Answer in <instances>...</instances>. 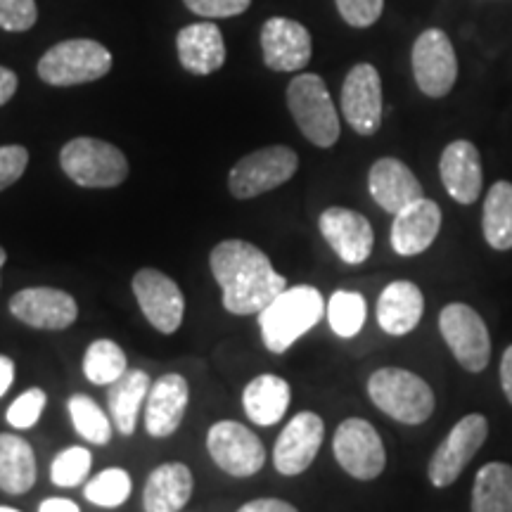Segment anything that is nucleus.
Listing matches in <instances>:
<instances>
[{"mask_svg":"<svg viewBox=\"0 0 512 512\" xmlns=\"http://www.w3.org/2000/svg\"><path fill=\"white\" fill-rule=\"evenodd\" d=\"M209 268L223 292V309L233 316H259L287 290L264 249L247 240H223L211 249Z\"/></svg>","mask_w":512,"mask_h":512,"instance_id":"f257e3e1","label":"nucleus"},{"mask_svg":"<svg viewBox=\"0 0 512 512\" xmlns=\"http://www.w3.org/2000/svg\"><path fill=\"white\" fill-rule=\"evenodd\" d=\"M323 313L325 304L316 287H287L259 313V330L266 349L271 354H285L299 337L316 328Z\"/></svg>","mask_w":512,"mask_h":512,"instance_id":"f03ea898","label":"nucleus"},{"mask_svg":"<svg viewBox=\"0 0 512 512\" xmlns=\"http://www.w3.org/2000/svg\"><path fill=\"white\" fill-rule=\"evenodd\" d=\"M368 396L384 415L403 425H422L434 413L432 387L411 370H375L368 380Z\"/></svg>","mask_w":512,"mask_h":512,"instance_id":"7ed1b4c3","label":"nucleus"},{"mask_svg":"<svg viewBox=\"0 0 512 512\" xmlns=\"http://www.w3.org/2000/svg\"><path fill=\"white\" fill-rule=\"evenodd\" d=\"M287 107L304 138L316 147H332L339 140V114L328 86L318 74H299L287 86Z\"/></svg>","mask_w":512,"mask_h":512,"instance_id":"20e7f679","label":"nucleus"},{"mask_svg":"<svg viewBox=\"0 0 512 512\" xmlns=\"http://www.w3.org/2000/svg\"><path fill=\"white\" fill-rule=\"evenodd\" d=\"M60 166L81 188H117L128 176L126 155L117 145L86 136L62 147Z\"/></svg>","mask_w":512,"mask_h":512,"instance_id":"39448f33","label":"nucleus"},{"mask_svg":"<svg viewBox=\"0 0 512 512\" xmlns=\"http://www.w3.org/2000/svg\"><path fill=\"white\" fill-rule=\"evenodd\" d=\"M112 69V53L91 38H72L48 50L38 62V76L50 86H81L98 81Z\"/></svg>","mask_w":512,"mask_h":512,"instance_id":"423d86ee","label":"nucleus"},{"mask_svg":"<svg viewBox=\"0 0 512 512\" xmlns=\"http://www.w3.org/2000/svg\"><path fill=\"white\" fill-rule=\"evenodd\" d=\"M299 169V157L292 147L271 145L249 152L230 169L228 190L238 200H252L268 190L280 188Z\"/></svg>","mask_w":512,"mask_h":512,"instance_id":"0eeeda50","label":"nucleus"},{"mask_svg":"<svg viewBox=\"0 0 512 512\" xmlns=\"http://www.w3.org/2000/svg\"><path fill=\"white\" fill-rule=\"evenodd\" d=\"M439 330L456 361L470 373H482L491 358V337L479 313L467 304H448L439 316Z\"/></svg>","mask_w":512,"mask_h":512,"instance_id":"6e6552de","label":"nucleus"},{"mask_svg":"<svg viewBox=\"0 0 512 512\" xmlns=\"http://www.w3.org/2000/svg\"><path fill=\"white\" fill-rule=\"evenodd\" d=\"M211 460L230 477H252L266 465V448L259 437L235 420L214 422L207 432Z\"/></svg>","mask_w":512,"mask_h":512,"instance_id":"1a4fd4ad","label":"nucleus"},{"mask_svg":"<svg viewBox=\"0 0 512 512\" xmlns=\"http://www.w3.org/2000/svg\"><path fill=\"white\" fill-rule=\"evenodd\" d=\"M332 451L339 467L361 482L377 479L387 465V451L380 434L363 418H347L337 427Z\"/></svg>","mask_w":512,"mask_h":512,"instance_id":"9d476101","label":"nucleus"},{"mask_svg":"<svg viewBox=\"0 0 512 512\" xmlns=\"http://www.w3.org/2000/svg\"><path fill=\"white\" fill-rule=\"evenodd\" d=\"M486 437H489V422L482 413H470L456 422V427L448 432V437L441 441V446L434 451L430 460V470H427L430 482L437 489H444V486L456 482L463 475L467 463L484 446Z\"/></svg>","mask_w":512,"mask_h":512,"instance_id":"9b49d317","label":"nucleus"},{"mask_svg":"<svg viewBox=\"0 0 512 512\" xmlns=\"http://www.w3.org/2000/svg\"><path fill=\"white\" fill-rule=\"evenodd\" d=\"M131 287L140 311L150 320L152 328L162 332V335H174L181 328L185 316V297L174 278L157 271V268H140L133 275Z\"/></svg>","mask_w":512,"mask_h":512,"instance_id":"f8f14e48","label":"nucleus"},{"mask_svg":"<svg viewBox=\"0 0 512 512\" xmlns=\"http://www.w3.org/2000/svg\"><path fill=\"white\" fill-rule=\"evenodd\" d=\"M415 83L430 98H444L458 79V57L451 38L441 29H427L413 46Z\"/></svg>","mask_w":512,"mask_h":512,"instance_id":"ddd939ff","label":"nucleus"},{"mask_svg":"<svg viewBox=\"0 0 512 512\" xmlns=\"http://www.w3.org/2000/svg\"><path fill=\"white\" fill-rule=\"evenodd\" d=\"M325 439V422L320 415L297 413L280 432L273 448V465L280 475L297 477L311 467Z\"/></svg>","mask_w":512,"mask_h":512,"instance_id":"4468645a","label":"nucleus"},{"mask_svg":"<svg viewBox=\"0 0 512 512\" xmlns=\"http://www.w3.org/2000/svg\"><path fill=\"white\" fill-rule=\"evenodd\" d=\"M10 313L34 330H67L79 318V304L57 287H24L10 299Z\"/></svg>","mask_w":512,"mask_h":512,"instance_id":"2eb2a0df","label":"nucleus"},{"mask_svg":"<svg viewBox=\"0 0 512 512\" xmlns=\"http://www.w3.org/2000/svg\"><path fill=\"white\" fill-rule=\"evenodd\" d=\"M342 114L358 136H373L382 126V79L373 64L361 62L342 86Z\"/></svg>","mask_w":512,"mask_h":512,"instance_id":"dca6fc26","label":"nucleus"},{"mask_svg":"<svg viewBox=\"0 0 512 512\" xmlns=\"http://www.w3.org/2000/svg\"><path fill=\"white\" fill-rule=\"evenodd\" d=\"M320 235L332 247L339 259L349 266H358L368 259L375 245V233L370 221L354 209L330 207L318 219Z\"/></svg>","mask_w":512,"mask_h":512,"instance_id":"f3484780","label":"nucleus"},{"mask_svg":"<svg viewBox=\"0 0 512 512\" xmlns=\"http://www.w3.org/2000/svg\"><path fill=\"white\" fill-rule=\"evenodd\" d=\"M261 50L266 67L273 72H302L311 62V34L294 19L271 17L261 29Z\"/></svg>","mask_w":512,"mask_h":512,"instance_id":"a211bd4d","label":"nucleus"},{"mask_svg":"<svg viewBox=\"0 0 512 512\" xmlns=\"http://www.w3.org/2000/svg\"><path fill=\"white\" fill-rule=\"evenodd\" d=\"M188 380L178 373L162 375L150 387L145 406V430L150 437L166 439L171 437L185 418L188 411Z\"/></svg>","mask_w":512,"mask_h":512,"instance_id":"6ab92c4d","label":"nucleus"},{"mask_svg":"<svg viewBox=\"0 0 512 512\" xmlns=\"http://www.w3.org/2000/svg\"><path fill=\"white\" fill-rule=\"evenodd\" d=\"M439 174L446 192L458 204H475L482 195V157L470 140H453L451 145H446V150L441 152Z\"/></svg>","mask_w":512,"mask_h":512,"instance_id":"aec40b11","label":"nucleus"},{"mask_svg":"<svg viewBox=\"0 0 512 512\" xmlns=\"http://www.w3.org/2000/svg\"><path fill=\"white\" fill-rule=\"evenodd\" d=\"M441 228V209L437 202L420 197L399 214H394L392 223V247L401 256H418L430 249L437 240Z\"/></svg>","mask_w":512,"mask_h":512,"instance_id":"412c9836","label":"nucleus"},{"mask_svg":"<svg viewBox=\"0 0 512 512\" xmlns=\"http://www.w3.org/2000/svg\"><path fill=\"white\" fill-rule=\"evenodd\" d=\"M368 188L377 207L389 211V214H399L408 204L425 197L413 171L396 157L377 159L368 174Z\"/></svg>","mask_w":512,"mask_h":512,"instance_id":"4be33fe9","label":"nucleus"},{"mask_svg":"<svg viewBox=\"0 0 512 512\" xmlns=\"http://www.w3.org/2000/svg\"><path fill=\"white\" fill-rule=\"evenodd\" d=\"M176 48L185 72L195 76L219 72L226 62V43H223L221 29L214 22H197L183 27L178 31Z\"/></svg>","mask_w":512,"mask_h":512,"instance_id":"5701e85b","label":"nucleus"},{"mask_svg":"<svg viewBox=\"0 0 512 512\" xmlns=\"http://www.w3.org/2000/svg\"><path fill=\"white\" fill-rule=\"evenodd\" d=\"M422 311H425V297L411 280H396L387 285L377 299V323L387 335L394 337L408 335L418 328Z\"/></svg>","mask_w":512,"mask_h":512,"instance_id":"b1692460","label":"nucleus"},{"mask_svg":"<svg viewBox=\"0 0 512 512\" xmlns=\"http://www.w3.org/2000/svg\"><path fill=\"white\" fill-rule=\"evenodd\" d=\"M192 472L183 463H164L155 467L143 489L145 512H181L192 496Z\"/></svg>","mask_w":512,"mask_h":512,"instance_id":"393cba45","label":"nucleus"},{"mask_svg":"<svg viewBox=\"0 0 512 512\" xmlns=\"http://www.w3.org/2000/svg\"><path fill=\"white\" fill-rule=\"evenodd\" d=\"M292 401V389L278 375H259L242 392V408L259 427H271L283 420Z\"/></svg>","mask_w":512,"mask_h":512,"instance_id":"a878e982","label":"nucleus"},{"mask_svg":"<svg viewBox=\"0 0 512 512\" xmlns=\"http://www.w3.org/2000/svg\"><path fill=\"white\" fill-rule=\"evenodd\" d=\"M152 380L145 370L128 368L117 382L110 384V392H107V406H110V415L114 427L124 437H131L136 432L138 425V413L143 401L150 394Z\"/></svg>","mask_w":512,"mask_h":512,"instance_id":"bb28decb","label":"nucleus"},{"mask_svg":"<svg viewBox=\"0 0 512 512\" xmlns=\"http://www.w3.org/2000/svg\"><path fill=\"white\" fill-rule=\"evenodd\" d=\"M36 453L29 441L17 434H0V489L22 496L36 484Z\"/></svg>","mask_w":512,"mask_h":512,"instance_id":"cd10ccee","label":"nucleus"},{"mask_svg":"<svg viewBox=\"0 0 512 512\" xmlns=\"http://www.w3.org/2000/svg\"><path fill=\"white\" fill-rule=\"evenodd\" d=\"M472 512H512V465L479 467L472 486Z\"/></svg>","mask_w":512,"mask_h":512,"instance_id":"c85d7f7f","label":"nucleus"},{"mask_svg":"<svg viewBox=\"0 0 512 512\" xmlns=\"http://www.w3.org/2000/svg\"><path fill=\"white\" fill-rule=\"evenodd\" d=\"M482 228L484 240L496 252L512 249V183L498 181L491 185L484 200Z\"/></svg>","mask_w":512,"mask_h":512,"instance_id":"c756f323","label":"nucleus"},{"mask_svg":"<svg viewBox=\"0 0 512 512\" xmlns=\"http://www.w3.org/2000/svg\"><path fill=\"white\" fill-rule=\"evenodd\" d=\"M128 370L126 354L112 339H95L93 344H88L86 354H83V375L88 377V382L98 384H112L117 382L121 375Z\"/></svg>","mask_w":512,"mask_h":512,"instance_id":"7c9ffc66","label":"nucleus"},{"mask_svg":"<svg viewBox=\"0 0 512 512\" xmlns=\"http://www.w3.org/2000/svg\"><path fill=\"white\" fill-rule=\"evenodd\" d=\"M67 411H69V418H72L74 430L81 439L91 441V444H98V446L110 444L112 422L98 403L91 399V396L74 394L72 399L67 401Z\"/></svg>","mask_w":512,"mask_h":512,"instance_id":"2f4dec72","label":"nucleus"},{"mask_svg":"<svg viewBox=\"0 0 512 512\" xmlns=\"http://www.w3.org/2000/svg\"><path fill=\"white\" fill-rule=\"evenodd\" d=\"M325 311H328L332 332L344 339L356 337L368 316V306H366V299H363V294L347 292V290H339L332 294L328 309Z\"/></svg>","mask_w":512,"mask_h":512,"instance_id":"473e14b6","label":"nucleus"},{"mask_svg":"<svg viewBox=\"0 0 512 512\" xmlns=\"http://www.w3.org/2000/svg\"><path fill=\"white\" fill-rule=\"evenodd\" d=\"M131 489V475L126 470H121V467H110V470H102L100 475H95L86 484L83 496L93 505H98V508H119V505L128 501Z\"/></svg>","mask_w":512,"mask_h":512,"instance_id":"72a5a7b5","label":"nucleus"},{"mask_svg":"<svg viewBox=\"0 0 512 512\" xmlns=\"http://www.w3.org/2000/svg\"><path fill=\"white\" fill-rule=\"evenodd\" d=\"M91 465H93V456L88 448L69 446L55 456L53 465H50V479H53L55 486L72 489V486H79L83 479L88 477Z\"/></svg>","mask_w":512,"mask_h":512,"instance_id":"f704fd0d","label":"nucleus"},{"mask_svg":"<svg viewBox=\"0 0 512 512\" xmlns=\"http://www.w3.org/2000/svg\"><path fill=\"white\" fill-rule=\"evenodd\" d=\"M48 396L41 387H31L24 394H19L15 403L8 408L5 418L15 430H31V427L38 425L43 411H46Z\"/></svg>","mask_w":512,"mask_h":512,"instance_id":"c9c22d12","label":"nucleus"},{"mask_svg":"<svg viewBox=\"0 0 512 512\" xmlns=\"http://www.w3.org/2000/svg\"><path fill=\"white\" fill-rule=\"evenodd\" d=\"M38 10L34 0H0V29L12 31H29L36 24Z\"/></svg>","mask_w":512,"mask_h":512,"instance_id":"e433bc0d","label":"nucleus"},{"mask_svg":"<svg viewBox=\"0 0 512 512\" xmlns=\"http://www.w3.org/2000/svg\"><path fill=\"white\" fill-rule=\"evenodd\" d=\"M339 15L356 29L373 27L384 10V0H335Z\"/></svg>","mask_w":512,"mask_h":512,"instance_id":"4c0bfd02","label":"nucleus"},{"mask_svg":"<svg viewBox=\"0 0 512 512\" xmlns=\"http://www.w3.org/2000/svg\"><path fill=\"white\" fill-rule=\"evenodd\" d=\"M29 166V152L22 145H3L0 147V192L10 188L24 176Z\"/></svg>","mask_w":512,"mask_h":512,"instance_id":"58836bf2","label":"nucleus"},{"mask_svg":"<svg viewBox=\"0 0 512 512\" xmlns=\"http://www.w3.org/2000/svg\"><path fill=\"white\" fill-rule=\"evenodd\" d=\"M183 3L195 15L207 19H223L242 15L252 5V0H183Z\"/></svg>","mask_w":512,"mask_h":512,"instance_id":"ea45409f","label":"nucleus"},{"mask_svg":"<svg viewBox=\"0 0 512 512\" xmlns=\"http://www.w3.org/2000/svg\"><path fill=\"white\" fill-rule=\"evenodd\" d=\"M238 512H299L292 503L280 501V498H256L242 505Z\"/></svg>","mask_w":512,"mask_h":512,"instance_id":"a19ab883","label":"nucleus"},{"mask_svg":"<svg viewBox=\"0 0 512 512\" xmlns=\"http://www.w3.org/2000/svg\"><path fill=\"white\" fill-rule=\"evenodd\" d=\"M17 93V74L8 67H0V107L8 105Z\"/></svg>","mask_w":512,"mask_h":512,"instance_id":"79ce46f5","label":"nucleus"},{"mask_svg":"<svg viewBox=\"0 0 512 512\" xmlns=\"http://www.w3.org/2000/svg\"><path fill=\"white\" fill-rule=\"evenodd\" d=\"M12 382H15V361L0 354V399L10 392Z\"/></svg>","mask_w":512,"mask_h":512,"instance_id":"37998d69","label":"nucleus"},{"mask_svg":"<svg viewBox=\"0 0 512 512\" xmlns=\"http://www.w3.org/2000/svg\"><path fill=\"white\" fill-rule=\"evenodd\" d=\"M38 512H81V508L69 498H46L38 505Z\"/></svg>","mask_w":512,"mask_h":512,"instance_id":"c03bdc74","label":"nucleus"},{"mask_svg":"<svg viewBox=\"0 0 512 512\" xmlns=\"http://www.w3.org/2000/svg\"><path fill=\"white\" fill-rule=\"evenodd\" d=\"M501 384H503L505 396H508V401L512 403V344L505 349L503 361H501Z\"/></svg>","mask_w":512,"mask_h":512,"instance_id":"a18cd8bd","label":"nucleus"},{"mask_svg":"<svg viewBox=\"0 0 512 512\" xmlns=\"http://www.w3.org/2000/svg\"><path fill=\"white\" fill-rule=\"evenodd\" d=\"M5 261H8V252H5V249L0 247V268L5 266Z\"/></svg>","mask_w":512,"mask_h":512,"instance_id":"49530a36","label":"nucleus"},{"mask_svg":"<svg viewBox=\"0 0 512 512\" xmlns=\"http://www.w3.org/2000/svg\"><path fill=\"white\" fill-rule=\"evenodd\" d=\"M0 512H22V510H15V508H8V505H0Z\"/></svg>","mask_w":512,"mask_h":512,"instance_id":"de8ad7c7","label":"nucleus"}]
</instances>
